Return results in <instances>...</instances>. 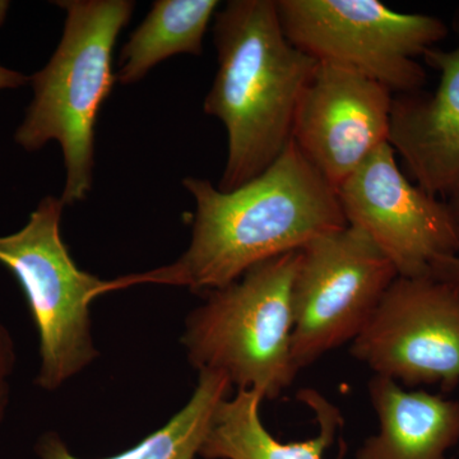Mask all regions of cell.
I'll return each mask as SVG.
<instances>
[{
	"instance_id": "6da1fadb",
	"label": "cell",
	"mask_w": 459,
	"mask_h": 459,
	"mask_svg": "<svg viewBox=\"0 0 459 459\" xmlns=\"http://www.w3.org/2000/svg\"><path fill=\"white\" fill-rule=\"evenodd\" d=\"M183 186L195 201L188 249L171 264L108 281V292L143 283L213 291L259 263L347 226L336 190L292 140L267 170L240 188L222 192L199 178H186Z\"/></svg>"
},
{
	"instance_id": "7a4b0ae2",
	"label": "cell",
	"mask_w": 459,
	"mask_h": 459,
	"mask_svg": "<svg viewBox=\"0 0 459 459\" xmlns=\"http://www.w3.org/2000/svg\"><path fill=\"white\" fill-rule=\"evenodd\" d=\"M213 42L219 69L204 110L228 132L219 189L231 192L267 170L291 141L318 62L286 38L277 0H231L214 16Z\"/></svg>"
},
{
	"instance_id": "3957f363",
	"label": "cell",
	"mask_w": 459,
	"mask_h": 459,
	"mask_svg": "<svg viewBox=\"0 0 459 459\" xmlns=\"http://www.w3.org/2000/svg\"><path fill=\"white\" fill-rule=\"evenodd\" d=\"M66 13L62 40L49 63L30 78L33 100L14 140L38 151L60 144L66 179L60 199L65 205L84 201L92 189L95 126L115 80L113 51L128 25L131 0H63Z\"/></svg>"
},
{
	"instance_id": "277c9868",
	"label": "cell",
	"mask_w": 459,
	"mask_h": 459,
	"mask_svg": "<svg viewBox=\"0 0 459 459\" xmlns=\"http://www.w3.org/2000/svg\"><path fill=\"white\" fill-rule=\"evenodd\" d=\"M300 250L259 263L207 292L186 319L183 343L198 371H217L238 389L280 397L299 370L292 359L291 287Z\"/></svg>"
},
{
	"instance_id": "5b68a950",
	"label": "cell",
	"mask_w": 459,
	"mask_h": 459,
	"mask_svg": "<svg viewBox=\"0 0 459 459\" xmlns=\"http://www.w3.org/2000/svg\"><path fill=\"white\" fill-rule=\"evenodd\" d=\"M62 199L45 197L25 228L0 237V264L25 294L40 342L36 385L54 391L99 356L90 307L107 294V281L80 270L60 234Z\"/></svg>"
},
{
	"instance_id": "8992f818",
	"label": "cell",
	"mask_w": 459,
	"mask_h": 459,
	"mask_svg": "<svg viewBox=\"0 0 459 459\" xmlns=\"http://www.w3.org/2000/svg\"><path fill=\"white\" fill-rule=\"evenodd\" d=\"M286 38L316 62L358 72L394 95L421 91L415 57L446 39L437 17L401 13L377 0H277Z\"/></svg>"
},
{
	"instance_id": "52a82bcc",
	"label": "cell",
	"mask_w": 459,
	"mask_h": 459,
	"mask_svg": "<svg viewBox=\"0 0 459 459\" xmlns=\"http://www.w3.org/2000/svg\"><path fill=\"white\" fill-rule=\"evenodd\" d=\"M398 273L361 230L344 226L301 247L291 287L298 370L352 342Z\"/></svg>"
},
{
	"instance_id": "ba28073f",
	"label": "cell",
	"mask_w": 459,
	"mask_h": 459,
	"mask_svg": "<svg viewBox=\"0 0 459 459\" xmlns=\"http://www.w3.org/2000/svg\"><path fill=\"white\" fill-rule=\"evenodd\" d=\"M350 353L374 376L452 392L459 385V286L398 276Z\"/></svg>"
},
{
	"instance_id": "9c48e42d",
	"label": "cell",
	"mask_w": 459,
	"mask_h": 459,
	"mask_svg": "<svg viewBox=\"0 0 459 459\" xmlns=\"http://www.w3.org/2000/svg\"><path fill=\"white\" fill-rule=\"evenodd\" d=\"M347 225L361 230L398 276H429L435 262L459 255V226L448 202L413 186L383 144L336 189Z\"/></svg>"
},
{
	"instance_id": "30bf717a",
	"label": "cell",
	"mask_w": 459,
	"mask_h": 459,
	"mask_svg": "<svg viewBox=\"0 0 459 459\" xmlns=\"http://www.w3.org/2000/svg\"><path fill=\"white\" fill-rule=\"evenodd\" d=\"M394 93L351 69L316 63L296 110L292 137L334 190L389 143Z\"/></svg>"
},
{
	"instance_id": "8fae6325",
	"label": "cell",
	"mask_w": 459,
	"mask_h": 459,
	"mask_svg": "<svg viewBox=\"0 0 459 459\" xmlns=\"http://www.w3.org/2000/svg\"><path fill=\"white\" fill-rule=\"evenodd\" d=\"M459 35V16L455 18ZM425 62L440 74L434 93L394 98L389 144L403 159L416 186L437 198L459 190V45L452 51L430 48Z\"/></svg>"
},
{
	"instance_id": "7c38bea8",
	"label": "cell",
	"mask_w": 459,
	"mask_h": 459,
	"mask_svg": "<svg viewBox=\"0 0 459 459\" xmlns=\"http://www.w3.org/2000/svg\"><path fill=\"white\" fill-rule=\"evenodd\" d=\"M379 433L368 437L356 459H448L459 443V401L427 391H404L389 377L368 385Z\"/></svg>"
},
{
	"instance_id": "4fadbf2b",
	"label": "cell",
	"mask_w": 459,
	"mask_h": 459,
	"mask_svg": "<svg viewBox=\"0 0 459 459\" xmlns=\"http://www.w3.org/2000/svg\"><path fill=\"white\" fill-rule=\"evenodd\" d=\"M263 395L255 389H238L214 412L212 425L199 455L205 459H323L333 446L343 419L338 407L314 389H301L298 400L312 409L318 435L304 442L281 443L268 433L261 420ZM342 459L346 444L341 442Z\"/></svg>"
},
{
	"instance_id": "5bb4252c",
	"label": "cell",
	"mask_w": 459,
	"mask_h": 459,
	"mask_svg": "<svg viewBox=\"0 0 459 459\" xmlns=\"http://www.w3.org/2000/svg\"><path fill=\"white\" fill-rule=\"evenodd\" d=\"M220 2L217 0H157L120 53L117 82L143 80L159 63L178 54L199 56L204 39Z\"/></svg>"
},
{
	"instance_id": "9a60e30c",
	"label": "cell",
	"mask_w": 459,
	"mask_h": 459,
	"mask_svg": "<svg viewBox=\"0 0 459 459\" xmlns=\"http://www.w3.org/2000/svg\"><path fill=\"white\" fill-rule=\"evenodd\" d=\"M228 377L199 371L198 385L188 403L141 443L128 451L101 459H195L199 455L217 407L231 392ZM41 459H80L68 451L56 434L44 435L38 446Z\"/></svg>"
},
{
	"instance_id": "2e32d148",
	"label": "cell",
	"mask_w": 459,
	"mask_h": 459,
	"mask_svg": "<svg viewBox=\"0 0 459 459\" xmlns=\"http://www.w3.org/2000/svg\"><path fill=\"white\" fill-rule=\"evenodd\" d=\"M16 362L14 343L8 329L0 323V421L4 418L9 400V377Z\"/></svg>"
},
{
	"instance_id": "e0dca14e",
	"label": "cell",
	"mask_w": 459,
	"mask_h": 459,
	"mask_svg": "<svg viewBox=\"0 0 459 459\" xmlns=\"http://www.w3.org/2000/svg\"><path fill=\"white\" fill-rule=\"evenodd\" d=\"M448 204L451 205L452 212L459 226V190L452 195ZM429 276L459 286V255L448 256V258H442L435 262L431 265Z\"/></svg>"
},
{
	"instance_id": "ac0fdd59",
	"label": "cell",
	"mask_w": 459,
	"mask_h": 459,
	"mask_svg": "<svg viewBox=\"0 0 459 459\" xmlns=\"http://www.w3.org/2000/svg\"><path fill=\"white\" fill-rule=\"evenodd\" d=\"M29 81L25 74L0 65V91L20 89Z\"/></svg>"
},
{
	"instance_id": "d6986e66",
	"label": "cell",
	"mask_w": 459,
	"mask_h": 459,
	"mask_svg": "<svg viewBox=\"0 0 459 459\" xmlns=\"http://www.w3.org/2000/svg\"><path fill=\"white\" fill-rule=\"evenodd\" d=\"M8 11L9 3L0 0V26H2L3 23H4V21L7 20Z\"/></svg>"
}]
</instances>
